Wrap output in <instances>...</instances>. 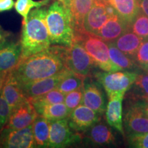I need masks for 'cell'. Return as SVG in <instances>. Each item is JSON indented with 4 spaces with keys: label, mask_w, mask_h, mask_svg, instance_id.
Segmentation results:
<instances>
[{
    "label": "cell",
    "mask_w": 148,
    "mask_h": 148,
    "mask_svg": "<svg viewBox=\"0 0 148 148\" xmlns=\"http://www.w3.org/2000/svg\"><path fill=\"white\" fill-rule=\"evenodd\" d=\"M99 121L96 122L85 131L86 137L92 143L98 145H107L113 143L115 138L111 129L108 125Z\"/></svg>",
    "instance_id": "20"
},
{
    "label": "cell",
    "mask_w": 148,
    "mask_h": 148,
    "mask_svg": "<svg viewBox=\"0 0 148 148\" xmlns=\"http://www.w3.org/2000/svg\"><path fill=\"white\" fill-rule=\"evenodd\" d=\"M86 77H87L85 75L69 71L59 83L56 88L64 94H66L83 87Z\"/></svg>",
    "instance_id": "25"
},
{
    "label": "cell",
    "mask_w": 148,
    "mask_h": 148,
    "mask_svg": "<svg viewBox=\"0 0 148 148\" xmlns=\"http://www.w3.org/2000/svg\"><path fill=\"white\" fill-rule=\"evenodd\" d=\"M83 87L65 94L64 102L70 112L82 103Z\"/></svg>",
    "instance_id": "30"
},
{
    "label": "cell",
    "mask_w": 148,
    "mask_h": 148,
    "mask_svg": "<svg viewBox=\"0 0 148 148\" xmlns=\"http://www.w3.org/2000/svg\"><path fill=\"white\" fill-rule=\"evenodd\" d=\"M74 132L69 124L68 118L50 122L48 147H65L77 143L82 136Z\"/></svg>",
    "instance_id": "8"
},
{
    "label": "cell",
    "mask_w": 148,
    "mask_h": 148,
    "mask_svg": "<svg viewBox=\"0 0 148 148\" xmlns=\"http://www.w3.org/2000/svg\"><path fill=\"white\" fill-rule=\"evenodd\" d=\"M122 19L130 25L140 12L137 0H106Z\"/></svg>",
    "instance_id": "21"
},
{
    "label": "cell",
    "mask_w": 148,
    "mask_h": 148,
    "mask_svg": "<svg viewBox=\"0 0 148 148\" xmlns=\"http://www.w3.org/2000/svg\"><path fill=\"white\" fill-rule=\"evenodd\" d=\"M136 88L139 90L140 95L143 99L147 101L148 99V72L143 74H138L134 82Z\"/></svg>",
    "instance_id": "32"
},
{
    "label": "cell",
    "mask_w": 148,
    "mask_h": 148,
    "mask_svg": "<svg viewBox=\"0 0 148 148\" xmlns=\"http://www.w3.org/2000/svg\"><path fill=\"white\" fill-rule=\"evenodd\" d=\"M1 94L10 106L11 112L27 99L24 95L22 86L12 71L9 72L7 75Z\"/></svg>",
    "instance_id": "15"
},
{
    "label": "cell",
    "mask_w": 148,
    "mask_h": 148,
    "mask_svg": "<svg viewBox=\"0 0 148 148\" xmlns=\"http://www.w3.org/2000/svg\"><path fill=\"white\" fill-rule=\"evenodd\" d=\"M130 25L116 14L108 18L96 36L107 42H114L120 36L130 30Z\"/></svg>",
    "instance_id": "17"
},
{
    "label": "cell",
    "mask_w": 148,
    "mask_h": 148,
    "mask_svg": "<svg viewBox=\"0 0 148 148\" xmlns=\"http://www.w3.org/2000/svg\"><path fill=\"white\" fill-rule=\"evenodd\" d=\"M9 36V33L5 32L2 27L0 26V45L4 43L5 41H7V38Z\"/></svg>",
    "instance_id": "37"
},
{
    "label": "cell",
    "mask_w": 148,
    "mask_h": 148,
    "mask_svg": "<svg viewBox=\"0 0 148 148\" xmlns=\"http://www.w3.org/2000/svg\"><path fill=\"white\" fill-rule=\"evenodd\" d=\"M140 10L148 16V0H137Z\"/></svg>",
    "instance_id": "36"
},
{
    "label": "cell",
    "mask_w": 148,
    "mask_h": 148,
    "mask_svg": "<svg viewBox=\"0 0 148 148\" xmlns=\"http://www.w3.org/2000/svg\"><path fill=\"white\" fill-rule=\"evenodd\" d=\"M130 145L137 148H148V132L128 138Z\"/></svg>",
    "instance_id": "34"
},
{
    "label": "cell",
    "mask_w": 148,
    "mask_h": 148,
    "mask_svg": "<svg viewBox=\"0 0 148 148\" xmlns=\"http://www.w3.org/2000/svg\"><path fill=\"white\" fill-rule=\"evenodd\" d=\"M22 58L20 42L5 41L0 45V71L9 73L13 71Z\"/></svg>",
    "instance_id": "14"
},
{
    "label": "cell",
    "mask_w": 148,
    "mask_h": 148,
    "mask_svg": "<svg viewBox=\"0 0 148 148\" xmlns=\"http://www.w3.org/2000/svg\"><path fill=\"white\" fill-rule=\"evenodd\" d=\"M65 69L58 46H50L40 51L22 59L13 71L21 86L52 76Z\"/></svg>",
    "instance_id": "1"
},
{
    "label": "cell",
    "mask_w": 148,
    "mask_h": 148,
    "mask_svg": "<svg viewBox=\"0 0 148 148\" xmlns=\"http://www.w3.org/2000/svg\"><path fill=\"white\" fill-rule=\"evenodd\" d=\"M143 41L141 38L128 30L112 42L118 49L134 60L135 56Z\"/></svg>",
    "instance_id": "22"
},
{
    "label": "cell",
    "mask_w": 148,
    "mask_h": 148,
    "mask_svg": "<svg viewBox=\"0 0 148 148\" xmlns=\"http://www.w3.org/2000/svg\"><path fill=\"white\" fill-rule=\"evenodd\" d=\"M109 54L112 62L119 68L120 70L132 69L136 65L134 59L131 58L116 47L112 42H108Z\"/></svg>",
    "instance_id": "26"
},
{
    "label": "cell",
    "mask_w": 148,
    "mask_h": 148,
    "mask_svg": "<svg viewBox=\"0 0 148 148\" xmlns=\"http://www.w3.org/2000/svg\"><path fill=\"white\" fill-rule=\"evenodd\" d=\"M58 1H60V2L64 5V6L66 7V8H69L70 4H71L72 0H58Z\"/></svg>",
    "instance_id": "39"
},
{
    "label": "cell",
    "mask_w": 148,
    "mask_h": 148,
    "mask_svg": "<svg viewBox=\"0 0 148 148\" xmlns=\"http://www.w3.org/2000/svg\"><path fill=\"white\" fill-rule=\"evenodd\" d=\"M50 0H16L14 3V8L18 14L23 16V21L26 20L32 8H39L40 7L47 5Z\"/></svg>",
    "instance_id": "28"
},
{
    "label": "cell",
    "mask_w": 148,
    "mask_h": 148,
    "mask_svg": "<svg viewBox=\"0 0 148 148\" xmlns=\"http://www.w3.org/2000/svg\"><path fill=\"white\" fill-rule=\"evenodd\" d=\"M95 0H72L69 6L74 32H85L84 21Z\"/></svg>",
    "instance_id": "19"
},
{
    "label": "cell",
    "mask_w": 148,
    "mask_h": 148,
    "mask_svg": "<svg viewBox=\"0 0 148 148\" xmlns=\"http://www.w3.org/2000/svg\"><path fill=\"white\" fill-rule=\"evenodd\" d=\"M8 73H3V72L0 71V93H1V90H2L3 84H4L5 78H6L7 75Z\"/></svg>",
    "instance_id": "38"
},
{
    "label": "cell",
    "mask_w": 148,
    "mask_h": 148,
    "mask_svg": "<svg viewBox=\"0 0 148 148\" xmlns=\"http://www.w3.org/2000/svg\"><path fill=\"white\" fill-rule=\"evenodd\" d=\"M46 22L53 45L70 46L73 42L74 30L69 8L57 0L47 10Z\"/></svg>",
    "instance_id": "3"
},
{
    "label": "cell",
    "mask_w": 148,
    "mask_h": 148,
    "mask_svg": "<svg viewBox=\"0 0 148 148\" xmlns=\"http://www.w3.org/2000/svg\"><path fill=\"white\" fill-rule=\"evenodd\" d=\"M38 115L36 108L27 99L12 110L5 127L12 130L24 128L32 125Z\"/></svg>",
    "instance_id": "11"
},
{
    "label": "cell",
    "mask_w": 148,
    "mask_h": 148,
    "mask_svg": "<svg viewBox=\"0 0 148 148\" xmlns=\"http://www.w3.org/2000/svg\"><path fill=\"white\" fill-rule=\"evenodd\" d=\"M14 3L13 0H0V12L11 10Z\"/></svg>",
    "instance_id": "35"
},
{
    "label": "cell",
    "mask_w": 148,
    "mask_h": 148,
    "mask_svg": "<svg viewBox=\"0 0 148 148\" xmlns=\"http://www.w3.org/2000/svg\"><path fill=\"white\" fill-rule=\"evenodd\" d=\"M138 74L132 71L97 72L95 76L102 85L108 97L124 95L134 84Z\"/></svg>",
    "instance_id": "6"
},
{
    "label": "cell",
    "mask_w": 148,
    "mask_h": 148,
    "mask_svg": "<svg viewBox=\"0 0 148 148\" xmlns=\"http://www.w3.org/2000/svg\"><path fill=\"white\" fill-rule=\"evenodd\" d=\"M69 71V69L65 68L52 76L38 79L34 82L23 85L22 88L24 95L27 99H32L55 89Z\"/></svg>",
    "instance_id": "12"
},
{
    "label": "cell",
    "mask_w": 148,
    "mask_h": 148,
    "mask_svg": "<svg viewBox=\"0 0 148 148\" xmlns=\"http://www.w3.org/2000/svg\"><path fill=\"white\" fill-rule=\"evenodd\" d=\"M106 0H95L85 16L84 29L86 32L96 35L110 17L106 10Z\"/></svg>",
    "instance_id": "13"
},
{
    "label": "cell",
    "mask_w": 148,
    "mask_h": 148,
    "mask_svg": "<svg viewBox=\"0 0 148 148\" xmlns=\"http://www.w3.org/2000/svg\"><path fill=\"white\" fill-rule=\"evenodd\" d=\"M34 145L36 147H48L50 122L38 114L32 123Z\"/></svg>",
    "instance_id": "23"
},
{
    "label": "cell",
    "mask_w": 148,
    "mask_h": 148,
    "mask_svg": "<svg viewBox=\"0 0 148 148\" xmlns=\"http://www.w3.org/2000/svg\"><path fill=\"white\" fill-rule=\"evenodd\" d=\"M148 101H136L130 103L124 113L125 129L128 138L139 136L148 132V116L145 107Z\"/></svg>",
    "instance_id": "7"
},
{
    "label": "cell",
    "mask_w": 148,
    "mask_h": 148,
    "mask_svg": "<svg viewBox=\"0 0 148 148\" xmlns=\"http://www.w3.org/2000/svg\"><path fill=\"white\" fill-rule=\"evenodd\" d=\"M99 114H103L106 111L105 99L101 88L97 83L86 82L83 86L82 103Z\"/></svg>",
    "instance_id": "16"
},
{
    "label": "cell",
    "mask_w": 148,
    "mask_h": 148,
    "mask_svg": "<svg viewBox=\"0 0 148 148\" xmlns=\"http://www.w3.org/2000/svg\"><path fill=\"white\" fill-rule=\"evenodd\" d=\"M64 97H65V94L60 91L57 88H55L38 97L28 99V100L32 103L34 108H36L44 105L62 103L64 101Z\"/></svg>",
    "instance_id": "27"
},
{
    "label": "cell",
    "mask_w": 148,
    "mask_h": 148,
    "mask_svg": "<svg viewBox=\"0 0 148 148\" xmlns=\"http://www.w3.org/2000/svg\"><path fill=\"white\" fill-rule=\"evenodd\" d=\"M57 46L64 67L69 71L87 77L96 66L90 55L79 42L73 41L70 46Z\"/></svg>",
    "instance_id": "5"
},
{
    "label": "cell",
    "mask_w": 148,
    "mask_h": 148,
    "mask_svg": "<svg viewBox=\"0 0 148 148\" xmlns=\"http://www.w3.org/2000/svg\"><path fill=\"white\" fill-rule=\"evenodd\" d=\"M47 10L36 8L23 21L21 36L22 59L47 50L51 45L50 36L46 22Z\"/></svg>",
    "instance_id": "2"
},
{
    "label": "cell",
    "mask_w": 148,
    "mask_h": 148,
    "mask_svg": "<svg viewBox=\"0 0 148 148\" xmlns=\"http://www.w3.org/2000/svg\"><path fill=\"white\" fill-rule=\"evenodd\" d=\"M136 64L148 72V40H143L134 57Z\"/></svg>",
    "instance_id": "31"
},
{
    "label": "cell",
    "mask_w": 148,
    "mask_h": 148,
    "mask_svg": "<svg viewBox=\"0 0 148 148\" xmlns=\"http://www.w3.org/2000/svg\"><path fill=\"white\" fill-rule=\"evenodd\" d=\"M147 101H148V99H147Z\"/></svg>",
    "instance_id": "41"
},
{
    "label": "cell",
    "mask_w": 148,
    "mask_h": 148,
    "mask_svg": "<svg viewBox=\"0 0 148 148\" xmlns=\"http://www.w3.org/2000/svg\"><path fill=\"white\" fill-rule=\"evenodd\" d=\"M73 41L80 43L93 60L95 65L103 71H121L111 60L108 42L99 36L86 32H74Z\"/></svg>",
    "instance_id": "4"
},
{
    "label": "cell",
    "mask_w": 148,
    "mask_h": 148,
    "mask_svg": "<svg viewBox=\"0 0 148 148\" xmlns=\"http://www.w3.org/2000/svg\"><path fill=\"white\" fill-rule=\"evenodd\" d=\"M38 114L47 119L49 122L66 119L71 112L64 103H52L36 107Z\"/></svg>",
    "instance_id": "24"
},
{
    "label": "cell",
    "mask_w": 148,
    "mask_h": 148,
    "mask_svg": "<svg viewBox=\"0 0 148 148\" xmlns=\"http://www.w3.org/2000/svg\"><path fill=\"white\" fill-rule=\"evenodd\" d=\"M11 113V108L8 102L0 93V130L8 123Z\"/></svg>",
    "instance_id": "33"
},
{
    "label": "cell",
    "mask_w": 148,
    "mask_h": 148,
    "mask_svg": "<svg viewBox=\"0 0 148 148\" xmlns=\"http://www.w3.org/2000/svg\"><path fill=\"white\" fill-rule=\"evenodd\" d=\"M100 114L84 104H80L73 110L68 117L71 128L80 133L85 131L100 120Z\"/></svg>",
    "instance_id": "10"
},
{
    "label": "cell",
    "mask_w": 148,
    "mask_h": 148,
    "mask_svg": "<svg viewBox=\"0 0 148 148\" xmlns=\"http://www.w3.org/2000/svg\"><path fill=\"white\" fill-rule=\"evenodd\" d=\"M124 95H118L108 97L106 109L107 123L111 127L124 135L123 120V99Z\"/></svg>",
    "instance_id": "18"
},
{
    "label": "cell",
    "mask_w": 148,
    "mask_h": 148,
    "mask_svg": "<svg viewBox=\"0 0 148 148\" xmlns=\"http://www.w3.org/2000/svg\"><path fill=\"white\" fill-rule=\"evenodd\" d=\"M145 112H146V114H147L148 116V104L145 107Z\"/></svg>",
    "instance_id": "40"
},
{
    "label": "cell",
    "mask_w": 148,
    "mask_h": 148,
    "mask_svg": "<svg viewBox=\"0 0 148 148\" xmlns=\"http://www.w3.org/2000/svg\"><path fill=\"white\" fill-rule=\"evenodd\" d=\"M0 145L8 148L35 147L32 125L19 130L3 127L0 135Z\"/></svg>",
    "instance_id": "9"
},
{
    "label": "cell",
    "mask_w": 148,
    "mask_h": 148,
    "mask_svg": "<svg viewBox=\"0 0 148 148\" xmlns=\"http://www.w3.org/2000/svg\"><path fill=\"white\" fill-rule=\"evenodd\" d=\"M143 40H148V16L140 11L130 24V29Z\"/></svg>",
    "instance_id": "29"
}]
</instances>
